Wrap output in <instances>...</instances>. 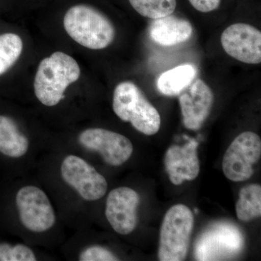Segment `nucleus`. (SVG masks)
Segmentation results:
<instances>
[{
    "label": "nucleus",
    "instance_id": "nucleus-1",
    "mask_svg": "<svg viewBox=\"0 0 261 261\" xmlns=\"http://www.w3.org/2000/svg\"><path fill=\"white\" fill-rule=\"evenodd\" d=\"M81 69L74 58L56 51L39 63L35 79L34 92L39 102L53 107L65 98L68 86L80 79Z\"/></svg>",
    "mask_w": 261,
    "mask_h": 261
},
{
    "label": "nucleus",
    "instance_id": "nucleus-2",
    "mask_svg": "<svg viewBox=\"0 0 261 261\" xmlns=\"http://www.w3.org/2000/svg\"><path fill=\"white\" fill-rule=\"evenodd\" d=\"M65 32L75 42L91 49H102L114 40L113 23L99 10L87 5L71 7L65 13Z\"/></svg>",
    "mask_w": 261,
    "mask_h": 261
},
{
    "label": "nucleus",
    "instance_id": "nucleus-3",
    "mask_svg": "<svg viewBox=\"0 0 261 261\" xmlns=\"http://www.w3.org/2000/svg\"><path fill=\"white\" fill-rule=\"evenodd\" d=\"M113 109L120 119L130 122L144 135H155L161 128L159 111L133 82H123L117 85L113 93Z\"/></svg>",
    "mask_w": 261,
    "mask_h": 261
},
{
    "label": "nucleus",
    "instance_id": "nucleus-4",
    "mask_svg": "<svg viewBox=\"0 0 261 261\" xmlns=\"http://www.w3.org/2000/svg\"><path fill=\"white\" fill-rule=\"evenodd\" d=\"M193 226V214L187 206L178 204L171 207L165 215L161 228L159 260H185Z\"/></svg>",
    "mask_w": 261,
    "mask_h": 261
},
{
    "label": "nucleus",
    "instance_id": "nucleus-5",
    "mask_svg": "<svg viewBox=\"0 0 261 261\" xmlns=\"http://www.w3.org/2000/svg\"><path fill=\"white\" fill-rule=\"evenodd\" d=\"M261 156V140L257 134L245 132L231 142L223 159V171L231 181H245L252 177L254 166Z\"/></svg>",
    "mask_w": 261,
    "mask_h": 261
},
{
    "label": "nucleus",
    "instance_id": "nucleus-6",
    "mask_svg": "<svg viewBox=\"0 0 261 261\" xmlns=\"http://www.w3.org/2000/svg\"><path fill=\"white\" fill-rule=\"evenodd\" d=\"M15 205L20 222L32 232H44L56 224L50 201L39 187L29 185L20 188L15 196Z\"/></svg>",
    "mask_w": 261,
    "mask_h": 261
},
{
    "label": "nucleus",
    "instance_id": "nucleus-7",
    "mask_svg": "<svg viewBox=\"0 0 261 261\" xmlns=\"http://www.w3.org/2000/svg\"><path fill=\"white\" fill-rule=\"evenodd\" d=\"M61 173L63 181L84 200H99L107 192L108 182L104 176L79 156L70 154L65 157L61 163Z\"/></svg>",
    "mask_w": 261,
    "mask_h": 261
},
{
    "label": "nucleus",
    "instance_id": "nucleus-8",
    "mask_svg": "<svg viewBox=\"0 0 261 261\" xmlns=\"http://www.w3.org/2000/svg\"><path fill=\"white\" fill-rule=\"evenodd\" d=\"M243 240L238 228L227 223L211 226L199 239L195 256L198 260H223L236 255L243 247Z\"/></svg>",
    "mask_w": 261,
    "mask_h": 261
},
{
    "label": "nucleus",
    "instance_id": "nucleus-9",
    "mask_svg": "<svg viewBox=\"0 0 261 261\" xmlns=\"http://www.w3.org/2000/svg\"><path fill=\"white\" fill-rule=\"evenodd\" d=\"M79 141L84 147L98 152L105 162L113 166H121L133 153V145L126 137L104 128L84 130Z\"/></svg>",
    "mask_w": 261,
    "mask_h": 261
},
{
    "label": "nucleus",
    "instance_id": "nucleus-10",
    "mask_svg": "<svg viewBox=\"0 0 261 261\" xmlns=\"http://www.w3.org/2000/svg\"><path fill=\"white\" fill-rule=\"evenodd\" d=\"M221 45L231 58L247 64L261 63V32L250 24L235 23L221 34Z\"/></svg>",
    "mask_w": 261,
    "mask_h": 261
},
{
    "label": "nucleus",
    "instance_id": "nucleus-11",
    "mask_svg": "<svg viewBox=\"0 0 261 261\" xmlns=\"http://www.w3.org/2000/svg\"><path fill=\"white\" fill-rule=\"evenodd\" d=\"M138 193L129 187L114 189L106 200V216L113 230L122 235L129 234L137 225Z\"/></svg>",
    "mask_w": 261,
    "mask_h": 261
},
{
    "label": "nucleus",
    "instance_id": "nucleus-12",
    "mask_svg": "<svg viewBox=\"0 0 261 261\" xmlns=\"http://www.w3.org/2000/svg\"><path fill=\"white\" fill-rule=\"evenodd\" d=\"M214 94L210 87L201 80L192 82L179 94L183 123L190 130L200 129L210 114Z\"/></svg>",
    "mask_w": 261,
    "mask_h": 261
},
{
    "label": "nucleus",
    "instance_id": "nucleus-13",
    "mask_svg": "<svg viewBox=\"0 0 261 261\" xmlns=\"http://www.w3.org/2000/svg\"><path fill=\"white\" fill-rule=\"evenodd\" d=\"M198 142L191 140L183 146L172 145L165 154V168L170 181L174 185L195 179L200 172L197 154Z\"/></svg>",
    "mask_w": 261,
    "mask_h": 261
},
{
    "label": "nucleus",
    "instance_id": "nucleus-14",
    "mask_svg": "<svg viewBox=\"0 0 261 261\" xmlns=\"http://www.w3.org/2000/svg\"><path fill=\"white\" fill-rule=\"evenodd\" d=\"M193 33L188 20L172 14L153 19L149 27V34L154 42L162 46H173L186 42Z\"/></svg>",
    "mask_w": 261,
    "mask_h": 261
},
{
    "label": "nucleus",
    "instance_id": "nucleus-15",
    "mask_svg": "<svg viewBox=\"0 0 261 261\" xmlns=\"http://www.w3.org/2000/svg\"><path fill=\"white\" fill-rule=\"evenodd\" d=\"M29 140L9 116L0 115V153L10 159H20L27 153Z\"/></svg>",
    "mask_w": 261,
    "mask_h": 261
},
{
    "label": "nucleus",
    "instance_id": "nucleus-16",
    "mask_svg": "<svg viewBox=\"0 0 261 261\" xmlns=\"http://www.w3.org/2000/svg\"><path fill=\"white\" fill-rule=\"evenodd\" d=\"M197 69L193 65H180L160 75L158 89L166 96L178 95L195 80Z\"/></svg>",
    "mask_w": 261,
    "mask_h": 261
},
{
    "label": "nucleus",
    "instance_id": "nucleus-17",
    "mask_svg": "<svg viewBox=\"0 0 261 261\" xmlns=\"http://www.w3.org/2000/svg\"><path fill=\"white\" fill-rule=\"evenodd\" d=\"M236 214L239 220L245 222L260 217V185H250L240 190L236 204Z\"/></svg>",
    "mask_w": 261,
    "mask_h": 261
},
{
    "label": "nucleus",
    "instance_id": "nucleus-18",
    "mask_svg": "<svg viewBox=\"0 0 261 261\" xmlns=\"http://www.w3.org/2000/svg\"><path fill=\"white\" fill-rule=\"evenodd\" d=\"M23 41L18 34L5 33L0 35V75L16 63L23 51Z\"/></svg>",
    "mask_w": 261,
    "mask_h": 261
},
{
    "label": "nucleus",
    "instance_id": "nucleus-19",
    "mask_svg": "<svg viewBox=\"0 0 261 261\" xmlns=\"http://www.w3.org/2000/svg\"><path fill=\"white\" fill-rule=\"evenodd\" d=\"M132 8L146 18L157 19L171 15L177 5L176 0H128Z\"/></svg>",
    "mask_w": 261,
    "mask_h": 261
},
{
    "label": "nucleus",
    "instance_id": "nucleus-20",
    "mask_svg": "<svg viewBox=\"0 0 261 261\" xmlns=\"http://www.w3.org/2000/svg\"><path fill=\"white\" fill-rule=\"evenodd\" d=\"M35 254L23 244L0 243V261H35Z\"/></svg>",
    "mask_w": 261,
    "mask_h": 261
},
{
    "label": "nucleus",
    "instance_id": "nucleus-21",
    "mask_svg": "<svg viewBox=\"0 0 261 261\" xmlns=\"http://www.w3.org/2000/svg\"><path fill=\"white\" fill-rule=\"evenodd\" d=\"M79 260L81 261H116L118 257L106 247L91 246L81 252Z\"/></svg>",
    "mask_w": 261,
    "mask_h": 261
},
{
    "label": "nucleus",
    "instance_id": "nucleus-22",
    "mask_svg": "<svg viewBox=\"0 0 261 261\" xmlns=\"http://www.w3.org/2000/svg\"><path fill=\"white\" fill-rule=\"evenodd\" d=\"M192 6L201 13H209L219 8L221 0H189Z\"/></svg>",
    "mask_w": 261,
    "mask_h": 261
}]
</instances>
